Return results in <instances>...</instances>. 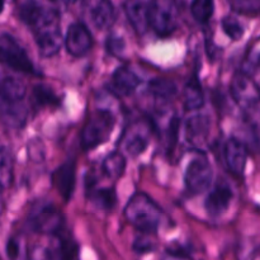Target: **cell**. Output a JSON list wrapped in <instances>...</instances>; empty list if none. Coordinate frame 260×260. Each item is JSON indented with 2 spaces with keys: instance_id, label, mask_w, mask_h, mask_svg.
Segmentation results:
<instances>
[{
  "instance_id": "6da1fadb",
  "label": "cell",
  "mask_w": 260,
  "mask_h": 260,
  "mask_svg": "<svg viewBox=\"0 0 260 260\" xmlns=\"http://www.w3.org/2000/svg\"><path fill=\"white\" fill-rule=\"evenodd\" d=\"M20 17L32 28L36 43L43 57H52L61 48L60 17L53 9L28 0L20 8Z\"/></svg>"
},
{
  "instance_id": "7a4b0ae2",
  "label": "cell",
  "mask_w": 260,
  "mask_h": 260,
  "mask_svg": "<svg viewBox=\"0 0 260 260\" xmlns=\"http://www.w3.org/2000/svg\"><path fill=\"white\" fill-rule=\"evenodd\" d=\"M124 217L145 234H154L164 222V211L145 193H136L124 207Z\"/></svg>"
},
{
  "instance_id": "3957f363",
  "label": "cell",
  "mask_w": 260,
  "mask_h": 260,
  "mask_svg": "<svg viewBox=\"0 0 260 260\" xmlns=\"http://www.w3.org/2000/svg\"><path fill=\"white\" fill-rule=\"evenodd\" d=\"M114 127V118L109 111H96L90 116L81 131V146L90 150L104 144L111 136Z\"/></svg>"
},
{
  "instance_id": "277c9868",
  "label": "cell",
  "mask_w": 260,
  "mask_h": 260,
  "mask_svg": "<svg viewBox=\"0 0 260 260\" xmlns=\"http://www.w3.org/2000/svg\"><path fill=\"white\" fill-rule=\"evenodd\" d=\"M179 9L175 0H151L149 24L160 37H168L178 27Z\"/></svg>"
},
{
  "instance_id": "5b68a950",
  "label": "cell",
  "mask_w": 260,
  "mask_h": 260,
  "mask_svg": "<svg viewBox=\"0 0 260 260\" xmlns=\"http://www.w3.org/2000/svg\"><path fill=\"white\" fill-rule=\"evenodd\" d=\"M27 225L35 233L57 235L63 226V216L51 203H38L29 212Z\"/></svg>"
},
{
  "instance_id": "8992f818",
  "label": "cell",
  "mask_w": 260,
  "mask_h": 260,
  "mask_svg": "<svg viewBox=\"0 0 260 260\" xmlns=\"http://www.w3.org/2000/svg\"><path fill=\"white\" fill-rule=\"evenodd\" d=\"M0 62L15 71L35 74L36 69L24 48L13 36L0 35Z\"/></svg>"
},
{
  "instance_id": "52a82bcc",
  "label": "cell",
  "mask_w": 260,
  "mask_h": 260,
  "mask_svg": "<svg viewBox=\"0 0 260 260\" xmlns=\"http://www.w3.org/2000/svg\"><path fill=\"white\" fill-rule=\"evenodd\" d=\"M213 170L210 161L203 155L193 157L184 174V184L190 194H201L211 187Z\"/></svg>"
},
{
  "instance_id": "ba28073f",
  "label": "cell",
  "mask_w": 260,
  "mask_h": 260,
  "mask_svg": "<svg viewBox=\"0 0 260 260\" xmlns=\"http://www.w3.org/2000/svg\"><path fill=\"white\" fill-rule=\"evenodd\" d=\"M231 95L240 108L251 109L260 103V88L245 73H238L231 80Z\"/></svg>"
},
{
  "instance_id": "9c48e42d",
  "label": "cell",
  "mask_w": 260,
  "mask_h": 260,
  "mask_svg": "<svg viewBox=\"0 0 260 260\" xmlns=\"http://www.w3.org/2000/svg\"><path fill=\"white\" fill-rule=\"evenodd\" d=\"M150 140V126L145 122L131 124L121 139L122 149L131 156H137L146 150Z\"/></svg>"
},
{
  "instance_id": "30bf717a",
  "label": "cell",
  "mask_w": 260,
  "mask_h": 260,
  "mask_svg": "<svg viewBox=\"0 0 260 260\" xmlns=\"http://www.w3.org/2000/svg\"><path fill=\"white\" fill-rule=\"evenodd\" d=\"M68 52L74 57H81L90 51L93 38L90 32L83 23H74L69 27L65 38Z\"/></svg>"
},
{
  "instance_id": "8fae6325",
  "label": "cell",
  "mask_w": 260,
  "mask_h": 260,
  "mask_svg": "<svg viewBox=\"0 0 260 260\" xmlns=\"http://www.w3.org/2000/svg\"><path fill=\"white\" fill-rule=\"evenodd\" d=\"M233 201V189L226 182H220L208 193L205 201V208L207 213L213 217L222 215Z\"/></svg>"
},
{
  "instance_id": "7c38bea8",
  "label": "cell",
  "mask_w": 260,
  "mask_h": 260,
  "mask_svg": "<svg viewBox=\"0 0 260 260\" xmlns=\"http://www.w3.org/2000/svg\"><path fill=\"white\" fill-rule=\"evenodd\" d=\"M151 0H126L124 12L129 23L139 35H144L150 27L149 13Z\"/></svg>"
},
{
  "instance_id": "4fadbf2b",
  "label": "cell",
  "mask_w": 260,
  "mask_h": 260,
  "mask_svg": "<svg viewBox=\"0 0 260 260\" xmlns=\"http://www.w3.org/2000/svg\"><path fill=\"white\" fill-rule=\"evenodd\" d=\"M211 129V119L206 114H193L184 126L185 139L193 146H202L207 140Z\"/></svg>"
},
{
  "instance_id": "5bb4252c",
  "label": "cell",
  "mask_w": 260,
  "mask_h": 260,
  "mask_svg": "<svg viewBox=\"0 0 260 260\" xmlns=\"http://www.w3.org/2000/svg\"><path fill=\"white\" fill-rule=\"evenodd\" d=\"M89 17L95 28L108 29L116 20V9L111 0H90Z\"/></svg>"
},
{
  "instance_id": "9a60e30c",
  "label": "cell",
  "mask_w": 260,
  "mask_h": 260,
  "mask_svg": "<svg viewBox=\"0 0 260 260\" xmlns=\"http://www.w3.org/2000/svg\"><path fill=\"white\" fill-rule=\"evenodd\" d=\"M223 156L229 170L234 174L241 175L245 170L246 161H248V151L246 147L239 140L230 139L225 144Z\"/></svg>"
},
{
  "instance_id": "2e32d148",
  "label": "cell",
  "mask_w": 260,
  "mask_h": 260,
  "mask_svg": "<svg viewBox=\"0 0 260 260\" xmlns=\"http://www.w3.org/2000/svg\"><path fill=\"white\" fill-rule=\"evenodd\" d=\"M52 183L57 189L58 194L63 200H70L74 192V187H75V164L74 161L69 160L60 165L53 173Z\"/></svg>"
},
{
  "instance_id": "e0dca14e",
  "label": "cell",
  "mask_w": 260,
  "mask_h": 260,
  "mask_svg": "<svg viewBox=\"0 0 260 260\" xmlns=\"http://www.w3.org/2000/svg\"><path fill=\"white\" fill-rule=\"evenodd\" d=\"M140 85V78L126 66L118 68L112 76V86L121 95H129Z\"/></svg>"
},
{
  "instance_id": "ac0fdd59",
  "label": "cell",
  "mask_w": 260,
  "mask_h": 260,
  "mask_svg": "<svg viewBox=\"0 0 260 260\" xmlns=\"http://www.w3.org/2000/svg\"><path fill=\"white\" fill-rule=\"evenodd\" d=\"M25 98V85L15 78H5L0 85V104L23 103Z\"/></svg>"
},
{
  "instance_id": "d6986e66",
  "label": "cell",
  "mask_w": 260,
  "mask_h": 260,
  "mask_svg": "<svg viewBox=\"0 0 260 260\" xmlns=\"http://www.w3.org/2000/svg\"><path fill=\"white\" fill-rule=\"evenodd\" d=\"M183 103H184V108L187 111H197L205 103L202 86L197 78L190 79L185 85L184 93H183Z\"/></svg>"
},
{
  "instance_id": "ffe728a7",
  "label": "cell",
  "mask_w": 260,
  "mask_h": 260,
  "mask_svg": "<svg viewBox=\"0 0 260 260\" xmlns=\"http://www.w3.org/2000/svg\"><path fill=\"white\" fill-rule=\"evenodd\" d=\"M124 169H126V157L119 151H114L109 154L104 159L103 165H102V170H103L104 174L109 179L113 180L121 178L123 175Z\"/></svg>"
},
{
  "instance_id": "44dd1931",
  "label": "cell",
  "mask_w": 260,
  "mask_h": 260,
  "mask_svg": "<svg viewBox=\"0 0 260 260\" xmlns=\"http://www.w3.org/2000/svg\"><path fill=\"white\" fill-rule=\"evenodd\" d=\"M14 178V162L12 154L4 146H0V188H9Z\"/></svg>"
},
{
  "instance_id": "7402d4cb",
  "label": "cell",
  "mask_w": 260,
  "mask_h": 260,
  "mask_svg": "<svg viewBox=\"0 0 260 260\" xmlns=\"http://www.w3.org/2000/svg\"><path fill=\"white\" fill-rule=\"evenodd\" d=\"M150 91L155 96L161 99H169L177 93V86L173 81L167 79H155L150 83Z\"/></svg>"
},
{
  "instance_id": "603a6c76",
  "label": "cell",
  "mask_w": 260,
  "mask_h": 260,
  "mask_svg": "<svg viewBox=\"0 0 260 260\" xmlns=\"http://www.w3.org/2000/svg\"><path fill=\"white\" fill-rule=\"evenodd\" d=\"M190 10L197 22H208L213 13V0H193Z\"/></svg>"
},
{
  "instance_id": "cb8c5ba5",
  "label": "cell",
  "mask_w": 260,
  "mask_h": 260,
  "mask_svg": "<svg viewBox=\"0 0 260 260\" xmlns=\"http://www.w3.org/2000/svg\"><path fill=\"white\" fill-rule=\"evenodd\" d=\"M33 103L37 107H46V106H53L57 103V98H56L55 93L52 89L45 85H37L33 88L32 93Z\"/></svg>"
},
{
  "instance_id": "d4e9b609",
  "label": "cell",
  "mask_w": 260,
  "mask_h": 260,
  "mask_svg": "<svg viewBox=\"0 0 260 260\" xmlns=\"http://www.w3.org/2000/svg\"><path fill=\"white\" fill-rule=\"evenodd\" d=\"M91 202L101 210H112L116 205V194L113 189H99L91 196Z\"/></svg>"
},
{
  "instance_id": "484cf974",
  "label": "cell",
  "mask_w": 260,
  "mask_h": 260,
  "mask_svg": "<svg viewBox=\"0 0 260 260\" xmlns=\"http://www.w3.org/2000/svg\"><path fill=\"white\" fill-rule=\"evenodd\" d=\"M230 4L235 12L241 13V14H260V0H230Z\"/></svg>"
},
{
  "instance_id": "4316f807",
  "label": "cell",
  "mask_w": 260,
  "mask_h": 260,
  "mask_svg": "<svg viewBox=\"0 0 260 260\" xmlns=\"http://www.w3.org/2000/svg\"><path fill=\"white\" fill-rule=\"evenodd\" d=\"M222 28L226 35L233 41H238L243 37L244 28L241 23L234 17H225L222 19Z\"/></svg>"
},
{
  "instance_id": "83f0119b",
  "label": "cell",
  "mask_w": 260,
  "mask_h": 260,
  "mask_svg": "<svg viewBox=\"0 0 260 260\" xmlns=\"http://www.w3.org/2000/svg\"><path fill=\"white\" fill-rule=\"evenodd\" d=\"M7 251H8V255H9L10 259H15L18 255V251H19V249H18V243L15 240H10L9 243H8V246H7Z\"/></svg>"
},
{
  "instance_id": "f1b7e54d",
  "label": "cell",
  "mask_w": 260,
  "mask_h": 260,
  "mask_svg": "<svg viewBox=\"0 0 260 260\" xmlns=\"http://www.w3.org/2000/svg\"><path fill=\"white\" fill-rule=\"evenodd\" d=\"M3 208H4V200H3V189L0 188V212L3 211Z\"/></svg>"
},
{
  "instance_id": "f546056e",
  "label": "cell",
  "mask_w": 260,
  "mask_h": 260,
  "mask_svg": "<svg viewBox=\"0 0 260 260\" xmlns=\"http://www.w3.org/2000/svg\"><path fill=\"white\" fill-rule=\"evenodd\" d=\"M65 3H68V4H74V3L79 2V0H63Z\"/></svg>"
},
{
  "instance_id": "4dcf8cb0",
  "label": "cell",
  "mask_w": 260,
  "mask_h": 260,
  "mask_svg": "<svg viewBox=\"0 0 260 260\" xmlns=\"http://www.w3.org/2000/svg\"><path fill=\"white\" fill-rule=\"evenodd\" d=\"M0 85H2V80H0Z\"/></svg>"
}]
</instances>
